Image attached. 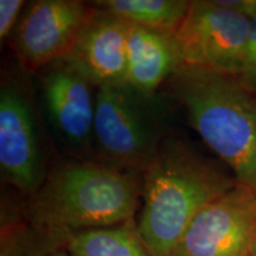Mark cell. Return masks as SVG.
Segmentation results:
<instances>
[{"instance_id": "1", "label": "cell", "mask_w": 256, "mask_h": 256, "mask_svg": "<svg viewBox=\"0 0 256 256\" xmlns=\"http://www.w3.org/2000/svg\"><path fill=\"white\" fill-rule=\"evenodd\" d=\"M142 191L140 172L98 160L60 162L26 202L28 226L38 254L63 249L76 234L136 222Z\"/></svg>"}, {"instance_id": "2", "label": "cell", "mask_w": 256, "mask_h": 256, "mask_svg": "<svg viewBox=\"0 0 256 256\" xmlns=\"http://www.w3.org/2000/svg\"><path fill=\"white\" fill-rule=\"evenodd\" d=\"M238 182L177 136H168L142 172L136 229L152 256H172L204 206Z\"/></svg>"}, {"instance_id": "3", "label": "cell", "mask_w": 256, "mask_h": 256, "mask_svg": "<svg viewBox=\"0 0 256 256\" xmlns=\"http://www.w3.org/2000/svg\"><path fill=\"white\" fill-rule=\"evenodd\" d=\"M188 122L256 194V98L238 78L180 66L170 80Z\"/></svg>"}, {"instance_id": "4", "label": "cell", "mask_w": 256, "mask_h": 256, "mask_svg": "<svg viewBox=\"0 0 256 256\" xmlns=\"http://www.w3.org/2000/svg\"><path fill=\"white\" fill-rule=\"evenodd\" d=\"M168 136L156 96L127 84L98 88L94 160L142 174Z\"/></svg>"}, {"instance_id": "5", "label": "cell", "mask_w": 256, "mask_h": 256, "mask_svg": "<svg viewBox=\"0 0 256 256\" xmlns=\"http://www.w3.org/2000/svg\"><path fill=\"white\" fill-rule=\"evenodd\" d=\"M24 72H8L0 84V174L2 183L28 198L36 192L50 168L36 104Z\"/></svg>"}, {"instance_id": "6", "label": "cell", "mask_w": 256, "mask_h": 256, "mask_svg": "<svg viewBox=\"0 0 256 256\" xmlns=\"http://www.w3.org/2000/svg\"><path fill=\"white\" fill-rule=\"evenodd\" d=\"M250 19L223 0H194L174 34L180 66L238 78Z\"/></svg>"}, {"instance_id": "7", "label": "cell", "mask_w": 256, "mask_h": 256, "mask_svg": "<svg viewBox=\"0 0 256 256\" xmlns=\"http://www.w3.org/2000/svg\"><path fill=\"white\" fill-rule=\"evenodd\" d=\"M36 75L42 108L54 136L75 159L94 160L95 83L70 57Z\"/></svg>"}, {"instance_id": "8", "label": "cell", "mask_w": 256, "mask_h": 256, "mask_svg": "<svg viewBox=\"0 0 256 256\" xmlns=\"http://www.w3.org/2000/svg\"><path fill=\"white\" fill-rule=\"evenodd\" d=\"M256 238V194L238 183L202 209L172 256H249Z\"/></svg>"}, {"instance_id": "9", "label": "cell", "mask_w": 256, "mask_h": 256, "mask_svg": "<svg viewBox=\"0 0 256 256\" xmlns=\"http://www.w3.org/2000/svg\"><path fill=\"white\" fill-rule=\"evenodd\" d=\"M92 8V2L80 0L28 2L14 32L19 68L31 75L72 56L80 31Z\"/></svg>"}, {"instance_id": "10", "label": "cell", "mask_w": 256, "mask_h": 256, "mask_svg": "<svg viewBox=\"0 0 256 256\" xmlns=\"http://www.w3.org/2000/svg\"><path fill=\"white\" fill-rule=\"evenodd\" d=\"M80 31L70 58L96 87L126 84L128 24L95 8Z\"/></svg>"}, {"instance_id": "11", "label": "cell", "mask_w": 256, "mask_h": 256, "mask_svg": "<svg viewBox=\"0 0 256 256\" xmlns=\"http://www.w3.org/2000/svg\"><path fill=\"white\" fill-rule=\"evenodd\" d=\"M174 34L128 24L126 84L146 96H156L180 66Z\"/></svg>"}, {"instance_id": "12", "label": "cell", "mask_w": 256, "mask_h": 256, "mask_svg": "<svg viewBox=\"0 0 256 256\" xmlns=\"http://www.w3.org/2000/svg\"><path fill=\"white\" fill-rule=\"evenodd\" d=\"M92 5L130 25L174 34L190 8L188 0H98Z\"/></svg>"}, {"instance_id": "13", "label": "cell", "mask_w": 256, "mask_h": 256, "mask_svg": "<svg viewBox=\"0 0 256 256\" xmlns=\"http://www.w3.org/2000/svg\"><path fill=\"white\" fill-rule=\"evenodd\" d=\"M63 249L70 256H152L136 222L76 234Z\"/></svg>"}, {"instance_id": "14", "label": "cell", "mask_w": 256, "mask_h": 256, "mask_svg": "<svg viewBox=\"0 0 256 256\" xmlns=\"http://www.w3.org/2000/svg\"><path fill=\"white\" fill-rule=\"evenodd\" d=\"M0 256H40L28 223L2 216Z\"/></svg>"}, {"instance_id": "15", "label": "cell", "mask_w": 256, "mask_h": 256, "mask_svg": "<svg viewBox=\"0 0 256 256\" xmlns=\"http://www.w3.org/2000/svg\"><path fill=\"white\" fill-rule=\"evenodd\" d=\"M250 34L238 80L256 98V14L250 18Z\"/></svg>"}, {"instance_id": "16", "label": "cell", "mask_w": 256, "mask_h": 256, "mask_svg": "<svg viewBox=\"0 0 256 256\" xmlns=\"http://www.w3.org/2000/svg\"><path fill=\"white\" fill-rule=\"evenodd\" d=\"M26 2L23 0H0V40L4 43L20 20Z\"/></svg>"}, {"instance_id": "17", "label": "cell", "mask_w": 256, "mask_h": 256, "mask_svg": "<svg viewBox=\"0 0 256 256\" xmlns=\"http://www.w3.org/2000/svg\"><path fill=\"white\" fill-rule=\"evenodd\" d=\"M44 256H70V255L68 254V252H66V249H58V250L51 252H49V254H46Z\"/></svg>"}, {"instance_id": "18", "label": "cell", "mask_w": 256, "mask_h": 256, "mask_svg": "<svg viewBox=\"0 0 256 256\" xmlns=\"http://www.w3.org/2000/svg\"><path fill=\"white\" fill-rule=\"evenodd\" d=\"M249 256H256V238H255L254 243H252V249H250V252H249Z\"/></svg>"}]
</instances>
